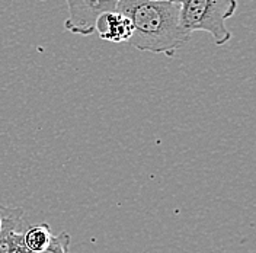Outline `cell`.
I'll return each mask as SVG.
<instances>
[{
    "mask_svg": "<svg viewBox=\"0 0 256 253\" xmlns=\"http://www.w3.org/2000/svg\"><path fill=\"white\" fill-rule=\"evenodd\" d=\"M116 10L132 24L128 41L140 51L172 57L191 35L179 24V4L164 0H118Z\"/></svg>",
    "mask_w": 256,
    "mask_h": 253,
    "instance_id": "obj_1",
    "label": "cell"
},
{
    "mask_svg": "<svg viewBox=\"0 0 256 253\" xmlns=\"http://www.w3.org/2000/svg\"><path fill=\"white\" fill-rule=\"evenodd\" d=\"M236 10L238 0H182L179 3V24L190 34L207 32L216 46H224L233 36L226 20Z\"/></svg>",
    "mask_w": 256,
    "mask_h": 253,
    "instance_id": "obj_2",
    "label": "cell"
},
{
    "mask_svg": "<svg viewBox=\"0 0 256 253\" xmlns=\"http://www.w3.org/2000/svg\"><path fill=\"white\" fill-rule=\"evenodd\" d=\"M68 16L64 30L74 35L89 36L95 32L98 18L106 12H115L118 0H66Z\"/></svg>",
    "mask_w": 256,
    "mask_h": 253,
    "instance_id": "obj_3",
    "label": "cell"
},
{
    "mask_svg": "<svg viewBox=\"0 0 256 253\" xmlns=\"http://www.w3.org/2000/svg\"><path fill=\"white\" fill-rule=\"evenodd\" d=\"M24 208L0 204V253H10L15 242L24 233Z\"/></svg>",
    "mask_w": 256,
    "mask_h": 253,
    "instance_id": "obj_4",
    "label": "cell"
},
{
    "mask_svg": "<svg viewBox=\"0 0 256 253\" xmlns=\"http://www.w3.org/2000/svg\"><path fill=\"white\" fill-rule=\"evenodd\" d=\"M132 24L127 16L115 12H106L98 18L95 32L100 40L110 42H128L132 36Z\"/></svg>",
    "mask_w": 256,
    "mask_h": 253,
    "instance_id": "obj_5",
    "label": "cell"
},
{
    "mask_svg": "<svg viewBox=\"0 0 256 253\" xmlns=\"http://www.w3.org/2000/svg\"><path fill=\"white\" fill-rule=\"evenodd\" d=\"M52 232L51 227L47 222H40V224H34L30 226L26 230H24L22 233V240L25 248L28 249L30 253L42 252L44 249H47L51 238H52Z\"/></svg>",
    "mask_w": 256,
    "mask_h": 253,
    "instance_id": "obj_6",
    "label": "cell"
},
{
    "mask_svg": "<svg viewBox=\"0 0 256 253\" xmlns=\"http://www.w3.org/2000/svg\"><path fill=\"white\" fill-rule=\"evenodd\" d=\"M70 242H72L70 234L66 233V232H62V233L52 236L50 244L47 246V249H44L42 252L36 253H68Z\"/></svg>",
    "mask_w": 256,
    "mask_h": 253,
    "instance_id": "obj_7",
    "label": "cell"
},
{
    "mask_svg": "<svg viewBox=\"0 0 256 253\" xmlns=\"http://www.w3.org/2000/svg\"><path fill=\"white\" fill-rule=\"evenodd\" d=\"M10 253H30L28 252V249L25 248V244H24V240H22V234L19 236V238L15 242V244H14V248H12V250Z\"/></svg>",
    "mask_w": 256,
    "mask_h": 253,
    "instance_id": "obj_8",
    "label": "cell"
},
{
    "mask_svg": "<svg viewBox=\"0 0 256 253\" xmlns=\"http://www.w3.org/2000/svg\"><path fill=\"white\" fill-rule=\"evenodd\" d=\"M164 2H170V3H176V4H179L182 0H164Z\"/></svg>",
    "mask_w": 256,
    "mask_h": 253,
    "instance_id": "obj_9",
    "label": "cell"
}]
</instances>
